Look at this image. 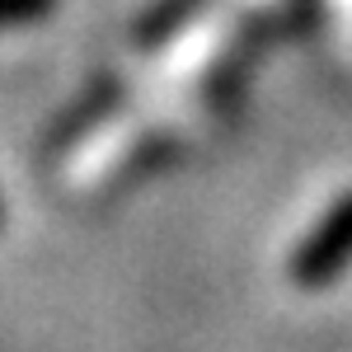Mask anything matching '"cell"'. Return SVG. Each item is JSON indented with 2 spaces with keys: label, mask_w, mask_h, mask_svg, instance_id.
<instances>
[{
  "label": "cell",
  "mask_w": 352,
  "mask_h": 352,
  "mask_svg": "<svg viewBox=\"0 0 352 352\" xmlns=\"http://www.w3.org/2000/svg\"><path fill=\"white\" fill-rule=\"evenodd\" d=\"M52 5H56V0H0V28L33 24V19H43Z\"/></svg>",
  "instance_id": "7a4b0ae2"
},
{
  "label": "cell",
  "mask_w": 352,
  "mask_h": 352,
  "mask_svg": "<svg viewBox=\"0 0 352 352\" xmlns=\"http://www.w3.org/2000/svg\"><path fill=\"white\" fill-rule=\"evenodd\" d=\"M348 263H352V197H343L315 226V235L300 244L296 263H292V277H296V287H324Z\"/></svg>",
  "instance_id": "6da1fadb"
}]
</instances>
